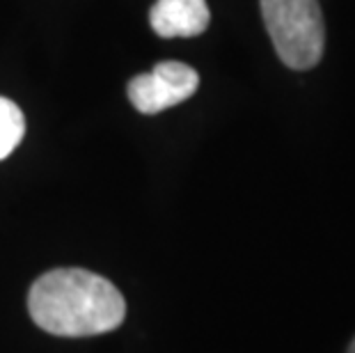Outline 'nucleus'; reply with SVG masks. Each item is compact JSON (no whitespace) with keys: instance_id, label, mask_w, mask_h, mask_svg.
I'll use <instances>...</instances> for the list:
<instances>
[{"instance_id":"obj_1","label":"nucleus","mask_w":355,"mask_h":353,"mask_svg":"<svg viewBox=\"0 0 355 353\" xmlns=\"http://www.w3.org/2000/svg\"><path fill=\"white\" fill-rule=\"evenodd\" d=\"M30 317L58 337H89L122 326L126 300L108 277L85 268H53L28 294Z\"/></svg>"},{"instance_id":"obj_2","label":"nucleus","mask_w":355,"mask_h":353,"mask_svg":"<svg viewBox=\"0 0 355 353\" xmlns=\"http://www.w3.org/2000/svg\"><path fill=\"white\" fill-rule=\"evenodd\" d=\"M261 17L286 67L305 71L319 64L326 46L319 0H261Z\"/></svg>"},{"instance_id":"obj_3","label":"nucleus","mask_w":355,"mask_h":353,"mask_svg":"<svg viewBox=\"0 0 355 353\" xmlns=\"http://www.w3.org/2000/svg\"><path fill=\"white\" fill-rule=\"evenodd\" d=\"M198 87L200 76L193 67L168 60V62H158L152 71L131 78L126 92L135 110L145 115H156V112L186 101Z\"/></svg>"},{"instance_id":"obj_4","label":"nucleus","mask_w":355,"mask_h":353,"mask_svg":"<svg viewBox=\"0 0 355 353\" xmlns=\"http://www.w3.org/2000/svg\"><path fill=\"white\" fill-rule=\"evenodd\" d=\"M207 0H156L149 24L158 37H195L209 28Z\"/></svg>"},{"instance_id":"obj_5","label":"nucleus","mask_w":355,"mask_h":353,"mask_svg":"<svg viewBox=\"0 0 355 353\" xmlns=\"http://www.w3.org/2000/svg\"><path fill=\"white\" fill-rule=\"evenodd\" d=\"M26 133L24 112L14 101L0 96V161L7 159Z\"/></svg>"},{"instance_id":"obj_6","label":"nucleus","mask_w":355,"mask_h":353,"mask_svg":"<svg viewBox=\"0 0 355 353\" xmlns=\"http://www.w3.org/2000/svg\"><path fill=\"white\" fill-rule=\"evenodd\" d=\"M349 353H355V340L351 342V347H349Z\"/></svg>"}]
</instances>
